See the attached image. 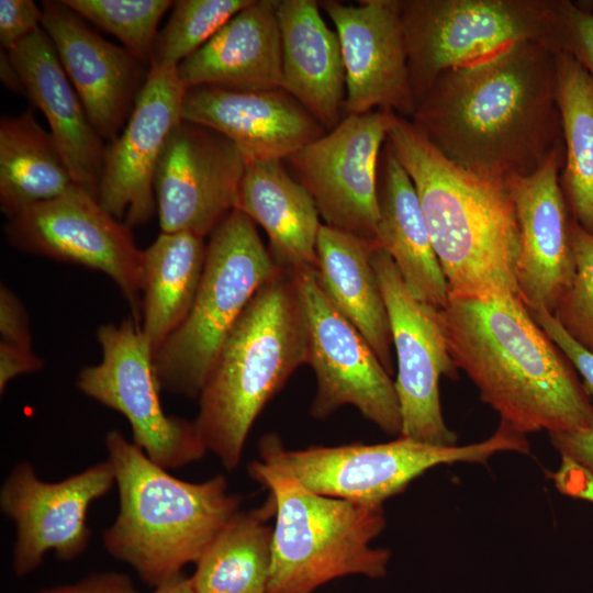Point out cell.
Wrapping results in <instances>:
<instances>
[{"instance_id":"obj_5","label":"cell","mask_w":593,"mask_h":593,"mask_svg":"<svg viewBox=\"0 0 593 593\" xmlns=\"http://www.w3.org/2000/svg\"><path fill=\"white\" fill-rule=\"evenodd\" d=\"M105 447L115 471L119 512L103 533L104 548L156 588L198 562L240 511L242 499L228 493L223 475L203 482L171 475L116 429L107 433Z\"/></svg>"},{"instance_id":"obj_32","label":"cell","mask_w":593,"mask_h":593,"mask_svg":"<svg viewBox=\"0 0 593 593\" xmlns=\"http://www.w3.org/2000/svg\"><path fill=\"white\" fill-rule=\"evenodd\" d=\"M253 0H179L158 32L150 66L178 67Z\"/></svg>"},{"instance_id":"obj_20","label":"cell","mask_w":593,"mask_h":593,"mask_svg":"<svg viewBox=\"0 0 593 593\" xmlns=\"http://www.w3.org/2000/svg\"><path fill=\"white\" fill-rule=\"evenodd\" d=\"M41 7L42 27L91 124L103 141L113 142L126 125L149 69L124 46L92 31L61 0L42 1Z\"/></svg>"},{"instance_id":"obj_16","label":"cell","mask_w":593,"mask_h":593,"mask_svg":"<svg viewBox=\"0 0 593 593\" xmlns=\"http://www.w3.org/2000/svg\"><path fill=\"white\" fill-rule=\"evenodd\" d=\"M246 161L226 136L181 120L157 164L154 191L160 230L203 238L232 212Z\"/></svg>"},{"instance_id":"obj_28","label":"cell","mask_w":593,"mask_h":593,"mask_svg":"<svg viewBox=\"0 0 593 593\" xmlns=\"http://www.w3.org/2000/svg\"><path fill=\"white\" fill-rule=\"evenodd\" d=\"M205 254V238L190 232H161L143 250L141 328L153 358L190 312Z\"/></svg>"},{"instance_id":"obj_19","label":"cell","mask_w":593,"mask_h":593,"mask_svg":"<svg viewBox=\"0 0 593 593\" xmlns=\"http://www.w3.org/2000/svg\"><path fill=\"white\" fill-rule=\"evenodd\" d=\"M564 148L527 176L505 180L518 224L515 278L528 307L553 313L574 278L575 261L559 172Z\"/></svg>"},{"instance_id":"obj_33","label":"cell","mask_w":593,"mask_h":593,"mask_svg":"<svg viewBox=\"0 0 593 593\" xmlns=\"http://www.w3.org/2000/svg\"><path fill=\"white\" fill-rule=\"evenodd\" d=\"M68 8L118 37L124 47L150 68L163 15L170 0H61Z\"/></svg>"},{"instance_id":"obj_15","label":"cell","mask_w":593,"mask_h":593,"mask_svg":"<svg viewBox=\"0 0 593 593\" xmlns=\"http://www.w3.org/2000/svg\"><path fill=\"white\" fill-rule=\"evenodd\" d=\"M114 484L109 458L56 482L38 478L30 462L14 465L0 490L1 512L15 525L14 574L33 572L48 551L65 561L83 553L90 539L88 510Z\"/></svg>"},{"instance_id":"obj_18","label":"cell","mask_w":593,"mask_h":593,"mask_svg":"<svg viewBox=\"0 0 593 593\" xmlns=\"http://www.w3.org/2000/svg\"><path fill=\"white\" fill-rule=\"evenodd\" d=\"M332 20L346 78L345 116L385 110L411 119L415 110L398 0L320 2Z\"/></svg>"},{"instance_id":"obj_43","label":"cell","mask_w":593,"mask_h":593,"mask_svg":"<svg viewBox=\"0 0 593 593\" xmlns=\"http://www.w3.org/2000/svg\"><path fill=\"white\" fill-rule=\"evenodd\" d=\"M0 77L3 85L11 91L23 93L25 96L21 77L11 60L9 52L3 48L0 51Z\"/></svg>"},{"instance_id":"obj_4","label":"cell","mask_w":593,"mask_h":593,"mask_svg":"<svg viewBox=\"0 0 593 593\" xmlns=\"http://www.w3.org/2000/svg\"><path fill=\"white\" fill-rule=\"evenodd\" d=\"M307 355L303 301L293 273L280 268L231 329L198 398L197 432L225 469L238 466L257 416Z\"/></svg>"},{"instance_id":"obj_8","label":"cell","mask_w":593,"mask_h":593,"mask_svg":"<svg viewBox=\"0 0 593 593\" xmlns=\"http://www.w3.org/2000/svg\"><path fill=\"white\" fill-rule=\"evenodd\" d=\"M260 461L316 494L382 505L426 470L446 463H486L496 452H529L526 436L500 421L488 439L466 446H436L399 436L384 444L284 449L279 437L265 435Z\"/></svg>"},{"instance_id":"obj_1","label":"cell","mask_w":593,"mask_h":593,"mask_svg":"<svg viewBox=\"0 0 593 593\" xmlns=\"http://www.w3.org/2000/svg\"><path fill=\"white\" fill-rule=\"evenodd\" d=\"M557 52L522 42L440 74L416 102L414 126L450 163L505 181L563 147Z\"/></svg>"},{"instance_id":"obj_23","label":"cell","mask_w":593,"mask_h":593,"mask_svg":"<svg viewBox=\"0 0 593 593\" xmlns=\"http://www.w3.org/2000/svg\"><path fill=\"white\" fill-rule=\"evenodd\" d=\"M278 0H253L177 67L189 88L233 91L282 89Z\"/></svg>"},{"instance_id":"obj_26","label":"cell","mask_w":593,"mask_h":593,"mask_svg":"<svg viewBox=\"0 0 593 593\" xmlns=\"http://www.w3.org/2000/svg\"><path fill=\"white\" fill-rule=\"evenodd\" d=\"M378 197V246L390 255L417 300L444 309L449 301L447 282L417 193L387 143L379 166Z\"/></svg>"},{"instance_id":"obj_7","label":"cell","mask_w":593,"mask_h":593,"mask_svg":"<svg viewBox=\"0 0 593 593\" xmlns=\"http://www.w3.org/2000/svg\"><path fill=\"white\" fill-rule=\"evenodd\" d=\"M279 269L255 222L239 210L230 212L209 236L190 312L153 358L160 391L199 398L231 329Z\"/></svg>"},{"instance_id":"obj_13","label":"cell","mask_w":593,"mask_h":593,"mask_svg":"<svg viewBox=\"0 0 593 593\" xmlns=\"http://www.w3.org/2000/svg\"><path fill=\"white\" fill-rule=\"evenodd\" d=\"M387 305L398 373L394 381L402 428L416 441L455 446L457 435L445 423L439 398L441 376L456 379L439 310L417 300L407 289L390 255L378 247L371 256Z\"/></svg>"},{"instance_id":"obj_41","label":"cell","mask_w":593,"mask_h":593,"mask_svg":"<svg viewBox=\"0 0 593 593\" xmlns=\"http://www.w3.org/2000/svg\"><path fill=\"white\" fill-rule=\"evenodd\" d=\"M43 360L32 349L0 342V392L7 389L9 382L20 374L38 371Z\"/></svg>"},{"instance_id":"obj_44","label":"cell","mask_w":593,"mask_h":593,"mask_svg":"<svg viewBox=\"0 0 593 593\" xmlns=\"http://www.w3.org/2000/svg\"><path fill=\"white\" fill-rule=\"evenodd\" d=\"M152 593H195L190 577L182 572L157 585Z\"/></svg>"},{"instance_id":"obj_29","label":"cell","mask_w":593,"mask_h":593,"mask_svg":"<svg viewBox=\"0 0 593 593\" xmlns=\"http://www.w3.org/2000/svg\"><path fill=\"white\" fill-rule=\"evenodd\" d=\"M78 187L32 109L0 120V208L8 220Z\"/></svg>"},{"instance_id":"obj_25","label":"cell","mask_w":593,"mask_h":593,"mask_svg":"<svg viewBox=\"0 0 593 593\" xmlns=\"http://www.w3.org/2000/svg\"><path fill=\"white\" fill-rule=\"evenodd\" d=\"M236 210L262 227L279 268H316L320 213L309 191L282 160L246 164Z\"/></svg>"},{"instance_id":"obj_37","label":"cell","mask_w":593,"mask_h":593,"mask_svg":"<svg viewBox=\"0 0 593 593\" xmlns=\"http://www.w3.org/2000/svg\"><path fill=\"white\" fill-rule=\"evenodd\" d=\"M43 10L33 0L0 1V43L10 52L42 27Z\"/></svg>"},{"instance_id":"obj_3","label":"cell","mask_w":593,"mask_h":593,"mask_svg":"<svg viewBox=\"0 0 593 593\" xmlns=\"http://www.w3.org/2000/svg\"><path fill=\"white\" fill-rule=\"evenodd\" d=\"M387 144L414 184L449 300L519 296L518 224L505 181L454 165L395 113Z\"/></svg>"},{"instance_id":"obj_34","label":"cell","mask_w":593,"mask_h":593,"mask_svg":"<svg viewBox=\"0 0 593 593\" xmlns=\"http://www.w3.org/2000/svg\"><path fill=\"white\" fill-rule=\"evenodd\" d=\"M570 238L575 273L552 314L574 339L593 350V234L574 222Z\"/></svg>"},{"instance_id":"obj_22","label":"cell","mask_w":593,"mask_h":593,"mask_svg":"<svg viewBox=\"0 0 593 593\" xmlns=\"http://www.w3.org/2000/svg\"><path fill=\"white\" fill-rule=\"evenodd\" d=\"M9 54L25 96L43 112L74 181L98 200L107 146L91 124L52 40L41 27Z\"/></svg>"},{"instance_id":"obj_10","label":"cell","mask_w":593,"mask_h":593,"mask_svg":"<svg viewBox=\"0 0 593 593\" xmlns=\"http://www.w3.org/2000/svg\"><path fill=\"white\" fill-rule=\"evenodd\" d=\"M102 359L83 367L76 385L87 396L121 413L133 443L164 469L201 459L206 449L194 422L167 415L159 400L153 354L139 323L133 318L103 324L97 331Z\"/></svg>"},{"instance_id":"obj_40","label":"cell","mask_w":593,"mask_h":593,"mask_svg":"<svg viewBox=\"0 0 593 593\" xmlns=\"http://www.w3.org/2000/svg\"><path fill=\"white\" fill-rule=\"evenodd\" d=\"M35 593H139L128 577L118 572H97L76 583L57 585Z\"/></svg>"},{"instance_id":"obj_21","label":"cell","mask_w":593,"mask_h":593,"mask_svg":"<svg viewBox=\"0 0 593 593\" xmlns=\"http://www.w3.org/2000/svg\"><path fill=\"white\" fill-rule=\"evenodd\" d=\"M181 116L226 136L246 164L287 160L326 131L283 89L250 92L189 88Z\"/></svg>"},{"instance_id":"obj_2","label":"cell","mask_w":593,"mask_h":593,"mask_svg":"<svg viewBox=\"0 0 593 593\" xmlns=\"http://www.w3.org/2000/svg\"><path fill=\"white\" fill-rule=\"evenodd\" d=\"M439 313L456 367L502 422L523 435L593 428L575 369L519 296L451 299Z\"/></svg>"},{"instance_id":"obj_27","label":"cell","mask_w":593,"mask_h":593,"mask_svg":"<svg viewBox=\"0 0 593 593\" xmlns=\"http://www.w3.org/2000/svg\"><path fill=\"white\" fill-rule=\"evenodd\" d=\"M377 242L322 224L316 275L326 296L360 332L387 372L393 373L389 314L371 262Z\"/></svg>"},{"instance_id":"obj_42","label":"cell","mask_w":593,"mask_h":593,"mask_svg":"<svg viewBox=\"0 0 593 593\" xmlns=\"http://www.w3.org/2000/svg\"><path fill=\"white\" fill-rule=\"evenodd\" d=\"M549 437L560 455L573 458L593 473V428L549 433Z\"/></svg>"},{"instance_id":"obj_9","label":"cell","mask_w":593,"mask_h":593,"mask_svg":"<svg viewBox=\"0 0 593 593\" xmlns=\"http://www.w3.org/2000/svg\"><path fill=\"white\" fill-rule=\"evenodd\" d=\"M416 102L444 71L488 59L515 44L558 52V0H398Z\"/></svg>"},{"instance_id":"obj_14","label":"cell","mask_w":593,"mask_h":593,"mask_svg":"<svg viewBox=\"0 0 593 593\" xmlns=\"http://www.w3.org/2000/svg\"><path fill=\"white\" fill-rule=\"evenodd\" d=\"M393 113L374 110L345 116L287 159L325 225L376 242L379 166Z\"/></svg>"},{"instance_id":"obj_11","label":"cell","mask_w":593,"mask_h":593,"mask_svg":"<svg viewBox=\"0 0 593 593\" xmlns=\"http://www.w3.org/2000/svg\"><path fill=\"white\" fill-rule=\"evenodd\" d=\"M292 273L307 320V363L317 382L311 414L323 419L349 404L381 430L399 437L401 410L391 376L360 332L326 296L316 269Z\"/></svg>"},{"instance_id":"obj_36","label":"cell","mask_w":593,"mask_h":593,"mask_svg":"<svg viewBox=\"0 0 593 593\" xmlns=\"http://www.w3.org/2000/svg\"><path fill=\"white\" fill-rule=\"evenodd\" d=\"M528 310L537 324L581 374L583 385L593 399V350L574 339L548 310L542 307H528Z\"/></svg>"},{"instance_id":"obj_35","label":"cell","mask_w":593,"mask_h":593,"mask_svg":"<svg viewBox=\"0 0 593 593\" xmlns=\"http://www.w3.org/2000/svg\"><path fill=\"white\" fill-rule=\"evenodd\" d=\"M558 51L572 55L593 78V12L569 0H558Z\"/></svg>"},{"instance_id":"obj_12","label":"cell","mask_w":593,"mask_h":593,"mask_svg":"<svg viewBox=\"0 0 593 593\" xmlns=\"http://www.w3.org/2000/svg\"><path fill=\"white\" fill-rule=\"evenodd\" d=\"M4 233L20 251L105 273L141 322L143 250L131 227L80 187L8 220Z\"/></svg>"},{"instance_id":"obj_31","label":"cell","mask_w":593,"mask_h":593,"mask_svg":"<svg viewBox=\"0 0 593 593\" xmlns=\"http://www.w3.org/2000/svg\"><path fill=\"white\" fill-rule=\"evenodd\" d=\"M556 56L563 188L577 223L593 234V78L569 53Z\"/></svg>"},{"instance_id":"obj_6","label":"cell","mask_w":593,"mask_h":593,"mask_svg":"<svg viewBox=\"0 0 593 593\" xmlns=\"http://www.w3.org/2000/svg\"><path fill=\"white\" fill-rule=\"evenodd\" d=\"M248 473L268 489L275 508L266 593H312L347 574L385 575L390 551L370 546L385 527L382 505L316 494L260 460Z\"/></svg>"},{"instance_id":"obj_39","label":"cell","mask_w":593,"mask_h":593,"mask_svg":"<svg viewBox=\"0 0 593 593\" xmlns=\"http://www.w3.org/2000/svg\"><path fill=\"white\" fill-rule=\"evenodd\" d=\"M549 477L561 494L593 503V473L573 458L561 455L558 469Z\"/></svg>"},{"instance_id":"obj_17","label":"cell","mask_w":593,"mask_h":593,"mask_svg":"<svg viewBox=\"0 0 593 593\" xmlns=\"http://www.w3.org/2000/svg\"><path fill=\"white\" fill-rule=\"evenodd\" d=\"M187 90L177 67L150 66L126 125L105 147L98 202L131 228L157 211L155 172Z\"/></svg>"},{"instance_id":"obj_38","label":"cell","mask_w":593,"mask_h":593,"mask_svg":"<svg viewBox=\"0 0 593 593\" xmlns=\"http://www.w3.org/2000/svg\"><path fill=\"white\" fill-rule=\"evenodd\" d=\"M0 342L32 349L27 313L19 298L5 284L0 288Z\"/></svg>"},{"instance_id":"obj_24","label":"cell","mask_w":593,"mask_h":593,"mask_svg":"<svg viewBox=\"0 0 593 593\" xmlns=\"http://www.w3.org/2000/svg\"><path fill=\"white\" fill-rule=\"evenodd\" d=\"M315 0H278L282 47V89L325 130L345 118V67L337 33Z\"/></svg>"},{"instance_id":"obj_30","label":"cell","mask_w":593,"mask_h":593,"mask_svg":"<svg viewBox=\"0 0 593 593\" xmlns=\"http://www.w3.org/2000/svg\"><path fill=\"white\" fill-rule=\"evenodd\" d=\"M275 510L238 511L220 530L195 563L190 577L195 593H266L273 527L267 524Z\"/></svg>"}]
</instances>
